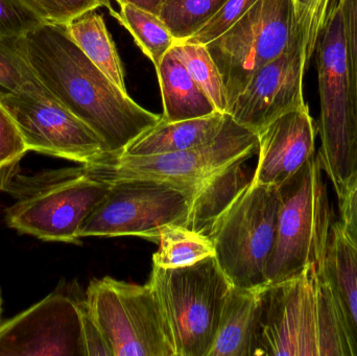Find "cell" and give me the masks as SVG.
Wrapping results in <instances>:
<instances>
[{
	"label": "cell",
	"mask_w": 357,
	"mask_h": 356,
	"mask_svg": "<svg viewBox=\"0 0 357 356\" xmlns=\"http://www.w3.org/2000/svg\"><path fill=\"white\" fill-rule=\"evenodd\" d=\"M245 161H237L222 169L195 194L186 227L201 233H208L216 217L251 181L252 178L243 171Z\"/></svg>",
	"instance_id": "obj_21"
},
{
	"label": "cell",
	"mask_w": 357,
	"mask_h": 356,
	"mask_svg": "<svg viewBox=\"0 0 357 356\" xmlns=\"http://www.w3.org/2000/svg\"><path fill=\"white\" fill-rule=\"evenodd\" d=\"M44 23L67 24L81 15L108 6L107 0H22Z\"/></svg>",
	"instance_id": "obj_28"
},
{
	"label": "cell",
	"mask_w": 357,
	"mask_h": 356,
	"mask_svg": "<svg viewBox=\"0 0 357 356\" xmlns=\"http://www.w3.org/2000/svg\"><path fill=\"white\" fill-rule=\"evenodd\" d=\"M84 300L114 356H176L150 284L107 276L90 282Z\"/></svg>",
	"instance_id": "obj_9"
},
{
	"label": "cell",
	"mask_w": 357,
	"mask_h": 356,
	"mask_svg": "<svg viewBox=\"0 0 357 356\" xmlns=\"http://www.w3.org/2000/svg\"><path fill=\"white\" fill-rule=\"evenodd\" d=\"M259 356H354L323 265L264 286Z\"/></svg>",
	"instance_id": "obj_2"
},
{
	"label": "cell",
	"mask_w": 357,
	"mask_h": 356,
	"mask_svg": "<svg viewBox=\"0 0 357 356\" xmlns=\"http://www.w3.org/2000/svg\"><path fill=\"white\" fill-rule=\"evenodd\" d=\"M0 356H86L79 300L54 292L0 324Z\"/></svg>",
	"instance_id": "obj_13"
},
{
	"label": "cell",
	"mask_w": 357,
	"mask_h": 356,
	"mask_svg": "<svg viewBox=\"0 0 357 356\" xmlns=\"http://www.w3.org/2000/svg\"><path fill=\"white\" fill-rule=\"evenodd\" d=\"M197 85L213 102L216 110L228 112V96L218 65L204 44L178 42L172 47Z\"/></svg>",
	"instance_id": "obj_24"
},
{
	"label": "cell",
	"mask_w": 357,
	"mask_h": 356,
	"mask_svg": "<svg viewBox=\"0 0 357 356\" xmlns=\"http://www.w3.org/2000/svg\"><path fill=\"white\" fill-rule=\"evenodd\" d=\"M226 113L180 121L161 119L152 129L136 138L121 154L148 157L182 152L211 141L224 125Z\"/></svg>",
	"instance_id": "obj_18"
},
{
	"label": "cell",
	"mask_w": 357,
	"mask_h": 356,
	"mask_svg": "<svg viewBox=\"0 0 357 356\" xmlns=\"http://www.w3.org/2000/svg\"><path fill=\"white\" fill-rule=\"evenodd\" d=\"M156 70L162 95L163 121H186L220 112L173 49L163 56Z\"/></svg>",
	"instance_id": "obj_19"
},
{
	"label": "cell",
	"mask_w": 357,
	"mask_h": 356,
	"mask_svg": "<svg viewBox=\"0 0 357 356\" xmlns=\"http://www.w3.org/2000/svg\"><path fill=\"white\" fill-rule=\"evenodd\" d=\"M343 17L348 65L354 85L357 116V0H339Z\"/></svg>",
	"instance_id": "obj_32"
},
{
	"label": "cell",
	"mask_w": 357,
	"mask_h": 356,
	"mask_svg": "<svg viewBox=\"0 0 357 356\" xmlns=\"http://www.w3.org/2000/svg\"><path fill=\"white\" fill-rule=\"evenodd\" d=\"M342 227L357 245V178L342 200L339 201Z\"/></svg>",
	"instance_id": "obj_34"
},
{
	"label": "cell",
	"mask_w": 357,
	"mask_h": 356,
	"mask_svg": "<svg viewBox=\"0 0 357 356\" xmlns=\"http://www.w3.org/2000/svg\"><path fill=\"white\" fill-rule=\"evenodd\" d=\"M314 54L321 107L318 154L340 201L357 178V116L339 0L329 8Z\"/></svg>",
	"instance_id": "obj_3"
},
{
	"label": "cell",
	"mask_w": 357,
	"mask_h": 356,
	"mask_svg": "<svg viewBox=\"0 0 357 356\" xmlns=\"http://www.w3.org/2000/svg\"><path fill=\"white\" fill-rule=\"evenodd\" d=\"M19 43L44 88L100 137L107 155L121 154L162 119L96 66L66 25L43 23L19 38Z\"/></svg>",
	"instance_id": "obj_1"
},
{
	"label": "cell",
	"mask_w": 357,
	"mask_h": 356,
	"mask_svg": "<svg viewBox=\"0 0 357 356\" xmlns=\"http://www.w3.org/2000/svg\"><path fill=\"white\" fill-rule=\"evenodd\" d=\"M27 150L89 165L107 155L98 135L47 90L0 96Z\"/></svg>",
	"instance_id": "obj_12"
},
{
	"label": "cell",
	"mask_w": 357,
	"mask_h": 356,
	"mask_svg": "<svg viewBox=\"0 0 357 356\" xmlns=\"http://www.w3.org/2000/svg\"><path fill=\"white\" fill-rule=\"evenodd\" d=\"M228 0H167L158 16L169 27L176 43L192 37L207 24Z\"/></svg>",
	"instance_id": "obj_25"
},
{
	"label": "cell",
	"mask_w": 357,
	"mask_h": 356,
	"mask_svg": "<svg viewBox=\"0 0 357 356\" xmlns=\"http://www.w3.org/2000/svg\"><path fill=\"white\" fill-rule=\"evenodd\" d=\"M0 313H1V297H0Z\"/></svg>",
	"instance_id": "obj_36"
},
{
	"label": "cell",
	"mask_w": 357,
	"mask_h": 356,
	"mask_svg": "<svg viewBox=\"0 0 357 356\" xmlns=\"http://www.w3.org/2000/svg\"><path fill=\"white\" fill-rule=\"evenodd\" d=\"M333 0H294L297 26L301 31L310 56H314L319 31Z\"/></svg>",
	"instance_id": "obj_31"
},
{
	"label": "cell",
	"mask_w": 357,
	"mask_h": 356,
	"mask_svg": "<svg viewBox=\"0 0 357 356\" xmlns=\"http://www.w3.org/2000/svg\"><path fill=\"white\" fill-rule=\"evenodd\" d=\"M298 31L294 0H258L230 29L206 44L222 75L228 110L252 75L281 56Z\"/></svg>",
	"instance_id": "obj_10"
},
{
	"label": "cell",
	"mask_w": 357,
	"mask_h": 356,
	"mask_svg": "<svg viewBox=\"0 0 357 356\" xmlns=\"http://www.w3.org/2000/svg\"><path fill=\"white\" fill-rule=\"evenodd\" d=\"M65 25L88 59L119 89L128 92L123 64L102 15L91 10Z\"/></svg>",
	"instance_id": "obj_20"
},
{
	"label": "cell",
	"mask_w": 357,
	"mask_h": 356,
	"mask_svg": "<svg viewBox=\"0 0 357 356\" xmlns=\"http://www.w3.org/2000/svg\"><path fill=\"white\" fill-rule=\"evenodd\" d=\"M159 248L153 255V265L178 269L214 256L213 242L207 234L183 225H167L160 230Z\"/></svg>",
	"instance_id": "obj_22"
},
{
	"label": "cell",
	"mask_w": 357,
	"mask_h": 356,
	"mask_svg": "<svg viewBox=\"0 0 357 356\" xmlns=\"http://www.w3.org/2000/svg\"><path fill=\"white\" fill-rule=\"evenodd\" d=\"M257 1L258 0H228L207 24L204 25L192 37L183 42L206 45L230 29Z\"/></svg>",
	"instance_id": "obj_30"
},
{
	"label": "cell",
	"mask_w": 357,
	"mask_h": 356,
	"mask_svg": "<svg viewBox=\"0 0 357 356\" xmlns=\"http://www.w3.org/2000/svg\"><path fill=\"white\" fill-rule=\"evenodd\" d=\"M323 269L341 311L352 355L357 356V245L340 222L331 225Z\"/></svg>",
	"instance_id": "obj_17"
},
{
	"label": "cell",
	"mask_w": 357,
	"mask_h": 356,
	"mask_svg": "<svg viewBox=\"0 0 357 356\" xmlns=\"http://www.w3.org/2000/svg\"><path fill=\"white\" fill-rule=\"evenodd\" d=\"M119 2V6L123 4H132V6H137L142 10H148V12L154 13L158 15L161 6L165 4L167 0H115Z\"/></svg>",
	"instance_id": "obj_35"
},
{
	"label": "cell",
	"mask_w": 357,
	"mask_h": 356,
	"mask_svg": "<svg viewBox=\"0 0 357 356\" xmlns=\"http://www.w3.org/2000/svg\"><path fill=\"white\" fill-rule=\"evenodd\" d=\"M255 150H258L257 134L226 113L218 135L203 146L156 156L105 155L83 167L88 176L104 181L153 180L171 184L195 196L214 175L237 161L247 160Z\"/></svg>",
	"instance_id": "obj_8"
},
{
	"label": "cell",
	"mask_w": 357,
	"mask_h": 356,
	"mask_svg": "<svg viewBox=\"0 0 357 356\" xmlns=\"http://www.w3.org/2000/svg\"><path fill=\"white\" fill-rule=\"evenodd\" d=\"M318 153L278 186L276 242L266 272L268 284L321 267L333 219Z\"/></svg>",
	"instance_id": "obj_5"
},
{
	"label": "cell",
	"mask_w": 357,
	"mask_h": 356,
	"mask_svg": "<svg viewBox=\"0 0 357 356\" xmlns=\"http://www.w3.org/2000/svg\"><path fill=\"white\" fill-rule=\"evenodd\" d=\"M312 56L301 31L278 58L258 69L235 98L228 114L256 134L284 113L305 105L304 73Z\"/></svg>",
	"instance_id": "obj_14"
},
{
	"label": "cell",
	"mask_w": 357,
	"mask_h": 356,
	"mask_svg": "<svg viewBox=\"0 0 357 356\" xmlns=\"http://www.w3.org/2000/svg\"><path fill=\"white\" fill-rule=\"evenodd\" d=\"M195 196L184 190L146 179L111 182L110 192L86 219L79 238L139 236L158 244L167 225L187 226Z\"/></svg>",
	"instance_id": "obj_11"
},
{
	"label": "cell",
	"mask_w": 357,
	"mask_h": 356,
	"mask_svg": "<svg viewBox=\"0 0 357 356\" xmlns=\"http://www.w3.org/2000/svg\"><path fill=\"white\" fill-rule=\"evenodd\" d=\"M278 209V187L251 180L212 223L207 235L213 242L220 269L233 286L268 284Z\"/></svg>",
	"instance_id": "obj_7"
},
{
	"label": "cell",
	"mask_w": 357,
	"mask_h": 356,
	"mask_svg": "<svg viewBox=\"0 0 357 356\" xmlns=\"http://www.w3.org/2000/svg\"><path fill=\"white\" fill-rule=\"evenodd\" d=\"M83 326L84 347L86 356H114L110 345L96 320L86 307L85 300H79Z\"/></svg>",
	"instance_id": "obj_33"
},
{
	"label": "cell",
	"mask_w": 357,
	"mask_h": 356,
	"mask_svg": "<svg viewBox=\"0 0 357 356\" xmlns=\"http://www.w3.org/2000/svg\"><path fill=\"white\" fill-rule=\"evenodd\" d=\"M266 286H232L207 356H259L260 316Z\"/></svg>",
	"instance_id": "obj_16"
},
{
	"label": "cell",
	"mask_w": 357,
	"mask_h": 356,
	"mask_svg": "<svg viewBox=\"0 0 357 356\" xmlns=\"http://www.w3.org/2000/svg\"><path fill=\"white\" fill-rule=\"evenodd\" d=\"M43 23L22 0H0V37L21 38Z\"/></svg>",
	"instance_id": "obj_29"
},
{
	"label": "cell",
	"mask_w": 357,
	"mask_h": 356,
	"mask_svg": "<svg viewBox=\"0 0 357 356\" xmlns=\"http://www.w3.org/2000/svg\"><path fill=\"white\" fill-rule=\"evenodd\" d=\"M152 286L176 356H207L213 343L230 280L215 256L178 269L153 265Z\"/></svg>",
	"instance_id": "obj_6"
},
{
	"label": "cell",
	"mask_w": 357,
	"mask_h": 356,
	"mask_svg": "<svg viewBox=\"0 0 357 356\" xmlns=\"http://www.w3.org/2000/svg\"><path fill=\"white\" fill-rule=\"evenodd\" d=\"M44 90L21 48L19 38L0 37V96Z\"/></svg>",
	"instance_id": "obj_26"
},
{
	"label": "cell",
	"mask_w": 357,
	"mask_h": 356,
	"mask_svg": "<svg viewBox=\"0 0 357 356\" xmlns=\"http://www.w3.org/2000/svg\"><path fill=\"white\" fill-rule=\"evenodd\" d=\"M110 188L111 182L90 177L83 165L17 173L4 189L15 201L6 210V225L44 242L81 244L82 225Z\"/></svg>",
	"instance_id": "obj_4"
},
{
	"label": "cell",
	"mask_w": 357,
	"mask_h": 356,
	"mask_svg": "<svg viewBox=\"0 0 357 356\" xmlns=\"http://www.w3.org/2000/svg\"><path fill=\"white\" fill-rule=\"evenodd\" d=\"M318 125L307 104L279 116L257 133L258 162L252 180L277 186L316 155Z\"/></svg>",
	"instance_id": "obj_15"
},
{
	"label": "cell",
	"mask_w": 357,
	"mask_h": 356,
	"mask_svg": "<svg viewBox=\"0 0 357 356\" xmlns=\"http://www.w3.org/2000/svg\"><path fill=\"white\" fill-rule=\"evenodd\" d=\"M110 8L111 15L131 33L144 54L158 68L163 56L176 44L175 38L158 15L132 4L121 6V12Z\"/></svg>",
	"instance_id": "obj_23"
},
{
	"label": "cell",
	"mask_w": 357,
	"mask_h": 356,
	"mask_svg": "<svg viewBox=\"0 0 357 356\" xmlns=\"http://www.w3.org/2000/svg\"><path fill=\"white\" fill-rule=\"evenodd\" d=\"M27 152L14 119L0 104V192L18 173L19 162Z\"/></svg>",
	"instance_id": "obj_27"
}]
</instances>
